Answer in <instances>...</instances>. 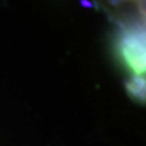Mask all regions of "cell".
<instances>
[{
    "instance_id": "obj_2",
    "label": "cell",
    "mask_w": 146,
    "mask_h": 146,
    "mask_svg": "<svg viewBox=\"0 0 146 146\" xmlns=\"http://www.w3.org/2000/svg\"><path fill=\"white\" fill-rule=\"evenodd\" d=\"M128 91L131 94V96L138 99L139 101L145 100V80L144 78H136L133 77L128 83Z\"/></svg>"
},
{
    "instance_id": "obj_1",
    "label": "cell",
    "mask_w": 146,
    "mask_h": 146,
    "mask_svg": "<svg viewBox=\"0 0 146 146\" xmlns=\"http://www.w3.org/2000/svg\"><path fill=\"white\" fill-rule=\"evenodd\" d=\"M113 56L133 77L144 78L145 74V26H121L113 32Z\"/></svg>"
}]
</instances>
